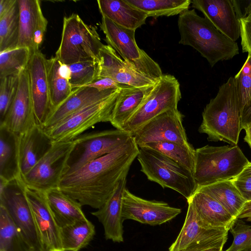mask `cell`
<instances>
[{
	"label": "cell",
	"instance_id": "6da1fadb",
	"mask_svg": "<svg viewBox=\"0 0 251 251\" xmlns=\"http://www.w3.org/2000/svg\"><path fill=\"white\" fill-rule=\"evenodd\" d=\"M139 148L132 136L115 151L66 174L58 188L82 206L99 209L119 181L127 176Z\"/></svg>",
	"mask_w": 251,
	"mask_h": 251
},
{
	"label": "cell",
	"instance_id": "7a4b0ae2",
	"mask_svg": "<svg viewBox=\"0 0 251 251\" xmlns=\"http://www.w3.org/2000/svg\"><path fill=\"white\" fill-rule=\"evenodd\" d=\"M242 113L235 80L230 77L204 108L199 132L207 134L208 141L236 146L242 130Z\"/></svg>",
	"mask_w": 251,
	"mask_h": 251
},
{
	"label": "cell",
	"instance_id": "3957f363",
	"mask_svg": "<svg viewBox=\"0 0 251 251\" xmlns=\"http://www.w3.org/2000/svg\"><path fill=\"white\" fill-rule=\"evenodd\" d=\"M177 25L179 44L195 49L211 67L239 54L237 43L219 31L207 19L198 15L195 9L179 14Z\"/></svg>",
	"mask_w": 251,
	"mask_h": 251
},
{
	"label": "cell",
	"instance_id": "277c9868",
	"mask_svg": "<svg viewBox=\"0 0 251 251\" xmlns=\"http://www.w3.org/2000/svg\"><path fill=\"white\" fill-rule=\"evenodd\" d=\"M250 162L237 145H206L195 150L194 178L198 187L231 180Z\"/></svg>",
	"mask_w": 251,
	"mask_h": 251
},
{
	"label": "cell",
	"instance_id": "5b68a950",
	"mask_svg": "<svg viewBox=\"0 0 251 251\" xmlns=\"http://www.w3.org/2000/svg\"><path fill=\"white\" fill-rule=\"evenodd\" d=\"M104 45L95 27L73 13L64 17L61 42L55 56L65 66L88 60L99 62Z\"/></svg>",
	"mask_w": 251,
	"mask_h": 251
},
{
	"label": "cell",
	"instance_id": "8992f818",
	"mask_svg": "<svg viewBox=\"0 0 251 251\" xmlns=\"http://www.w3.org/2000/svg\"><path fill=\"white\" fill-rule=\"evenodd\" d=\"M139 148L140 171L149 180L176 191L187 200L192 196L198 186L191 172L155 150Z\"/></svg>",
	"mask_w": 251,
	"mask_h": 251
},
{
	"label": "cell",
	"instance_id": "52a82bcc",
	"mask_svg": "<svg viewBox=\"0 0 251 251\" xmlns=\"http://www.w3.org/2000/svg\"><path fill=\"white\" fill-rule=\"evenodd\" d=\"M21 177L0 180V205L6 210L31 251H44Z\"/></svg>",
	"mask_w": 251,
	"mask_h": 251
},
{
	"label": "cell",
	"instance_id": "ba28073f",
	"mask_svg": "<svg viewBox=\"0 0 251 251\" xmlns=\"http://www.w3.org/2000/svg\"><path fill=\"white\" fill-rule=\"evenodd\" d=\"M121 89H118L110 96L72 114L53 126L44 129V131L53 142H67L74 141L85 131L99 123L110 122Z\"/></svg>",
	"mask_w": 251,
	"mask_h": 251
},
{
	"label": "cell",
	"instance_id": "9c48e42d",
	"mask_svg": "<svg viewBox=\"0 0 251 251\" xmlns=\"http://www.w3.org/2000/svg\"><path fill=\"white\" fill-rule=\"evenodd\" d=\"M181 98L180 84L171 75H163L123 130L132 136L151 119L167 110L177 108Z\"/></svg>",
	"mask_w": 251,
	"mask_h": 251
},
{
	"label": "cell",
	"instance_id": "30bf717a",
	"mask_svg": "<svg viewBox=\"0 0 251 251\" xmlns=\"http://www.w3.org/2000/svg\"><path fill=\"white\" fill-rule=\"evenodd\" d=\"M74 141L54 142L49 151L23 177L28 187L46 192L58 187L69 170L68 161Z\"/></svg>",
	"mask_w": 251,
	"mask_h": 251
},
{
	"label": "cell",
	"instance_id": "8fae6325",
	"mask_svg": "<svg viewBox=\"0 0 251 251\" xmlns=\"http://www.w3.org/2000/svg\"><path fill=\"white\" fill-rule=\"evenodd\" d=\"M133 136L118 129L83 134L74 141L67 173L73 172L89 162L112 152Z\"/></svg>",
	"mask_w": 251,
	"mask_h": 251
},
{
	"label": "cell",
	"instance_id": "7c38bea8",
	"mask_svg": "<svg viewBox=\"0 0 251 251\" xmlns=\"http://www.w3.org/2000/svg\"><path fill=\"white\" fill-rule=\"evenodd\" d=\"M183 117L177 108L161 113L133 135L136 144L140 147L151 143L173 142L193 148L183 126Z\"/></svg>",
	"mask_w": 251,
	"mask_h": 251
},
{
	"label": "cell",
	"instance_id": "4fadbf2b",
	"mask_svg": "<svg viewBox=\"0 0 251 251\" xmlns=\"http://www.w3.org/2000/svg\"><path fill=\"white\" fill-rule=\"evenodd\" d=\"M181 212V209L171 206L164 201L146 200L133 194L126 188L125 190L122 205L124 220L160 225L172 220Z\"/></svg>",
	"mask_w": 251,
	"mask_h": 251
},
{
	"label": "cell",
	"instance_id": "5bb4252c",
	"mask_svg": "<svg viewBox=\"0 0 251 251\" xmlns=\"http://www.w3.org/2000/svg\"><path fill=\"white\" fill-rule=\"evenodd\" d=\"M192 7L201 11L221 33L233 41L240 37L243 17L239 1L234 0H193Z\"/></svg>",
	"mask_w": 251,
	"mask_h": 251
},
{
	"label": "cell",
	"instance_id": "9a60e30c",
	"mask_svg": "<svg viewBox=\"0 0 251 251\" xmlns=\"http://www.w3.org/2000/svg\"><path fill=\"white\" fill-rule=\"evenodd\" d=\"M25 194L31 208L44 251H63L60 228L50 208L45 192L25 185Z\"/></svg>",
	"mask_w": 251,
	"mask_h": 251
},
{
	"label": "cell",
	"instance_id": "2e32d148",
	"mask_svg": "<svg viewBox=\"0 0 251 251\" xmlns=\"http://www.w3.org/2000/svg\"><path fill=\"white\" fill-rule=\"evenodd\" d=\"M47 60L40 50L34 51L31 53L27 67L36 124L42 127L52 111Z\"/></svg>",
	"mask_w": 251,
	"mask_h": 251
},
{
	"label": "cell",
	"instance_id": "e0dca14e",
	"mask_svg": "<svg viewBox=\"0 0 251 251\" xmlns=\"http://www.w3.org/2000/svg\"><path fill=\"white\" fill-rule=\"evenodd\" d=\"M27 69L19 75L16 96L0 126L20 135L36 125Z\"/></svg>",
	"mask_w": 251,
	"mask_h": 251
},
{
	"label": "cell",
	"instance_id": "ac0fdd59",
	"mask_svg": "<svg viewBox=\"0 0 251 251\" xmlns=\"http://www.w3.org/2000/svg\"><path fill=\"white\" fill-rule=\"evenodd\" d=\"M228 231L210 229L202 226L191 205L188 203L183 225L168 251H180L195 245L224 247L227 239Z\"/></svg>",
	"mask_w": 251,
	"mask_h": 251
},
{
	"label": "cell",
	"instance_id": "d6986e66",
	"mask_svg": "<svg viewBox=\"0 0 251 251\" xmlns=\"http://www.w3.org/2000/svg\"><path fill=\"white\" fill-rule=\"evenodd\" d=\"M126 176L118 183L113 192L104 203L97 211L92 212L102 224L106 240L114 242L124 241L122 205L124 191L126 188Z\"/></svg>",
	"mask_w": 251,
	"mask_h": 251
},
{
	"label": "cell",
	"instance_id": "ffe728a7",
	"mask_svg": "<svg viewBox=\"0 0 251 251\" xmlns=\"http://www.w3.org/2000/svg\"><path fill=\"white\" fill-rule=\"evenodd\" d=\"M187 201L191 205L200 222L207 228L229 230L237 219L217 200L198 188Z\"/></svg>",
	"mask_w": 251,
	"mask_h": 251
},
{
	"label": "cell",
	"instance_id": "44dd1931",
	"mask_svg": "<svg viewBox=\"0 0 251 251\" xmlns=\"http://www.w3.org/2000/svg\"><path fill=\"white\" fill-rule=\"evenodd\" d=\"M118 89L100 90L85 86L74 89L71 94L50 113L43 128L53 126L72 114L110 96Z\"/></svg>",
	"mask_w": 251,
	"mask_h": 251
},
{
	"label": "cell",
	"instance_id": "7402d4cb",
	"mask_svg": "<svg viewBox=\"0 0 251 251\" xmlns=\"http://www.w3.org/2000/svg\"><path fill=\"white\" fill-rule=\"evenodd\" d=\"M53 143L43 127L37 125L19 135L18 152L21 177L44 156Z\"/></svg>",
	"mask_w": 251,
	"mask_h": 251
},
{
	"label": "cell",
	"instance_id": "603a6c76",
	"mask_svg": "<svg viewBox=\"0 0 251 251\" xmlns=\"http://www.w3.org/2000/svg\"><path fill=\"white\" fill-rule=\"evenodd\" d=\"M100 27L108 45L129 64H132L145 53L136 44L135 30L121 26L103 16H101Z\"/></svg>",
	"mask_w": 251,
	"mask_h": 251
},
{
	"label": "cell",
	"instance_id": "cb8c5ba5",
	"mask_svg": "<svg viewBox=\"0 0 251 251\" xmlns=\"http://www.w3.org/2000/svg\"><path fill=\"white\" fill-rule=\"evenodd\" d=\"M152 85L134 87L126 86L121 89L110 121L116 129L122 130L153 89Z\"/></svg>",
	"mask_w": 251,
	"mask_h": 251
},
{
	"label": "cell",
	"instance_id": "d4e9b609",
	"mask_svg": "<svg viewBox=\"0 0 251 251\" xmlns=\"http://www.w3.org/2000/svg\"><path fill=\"white\" fill-rule=\"evenodd\" d=\"M97 3L101 16L127 28L136 30L145 24L148 17L125 0H98Z\"/></svg>",
	"mask_w": 251,
	"mask_h": 251
},
{
	"label": "cell",
	"instance_id": "484cf974",
	"mask_svg": "<svg viewBox=\"0 0 251 251\" xmlns=\"http://www.w3.org/2000/svg\"><path fill=\"white\" fill-rule=\"evenodd\" d=\"M45 193L50 208L60 228L86 218L82 209V205L58 187Z\"/></svg>",
	"mask_w": 251,
	"mask_h": 251
},
{
	"label": "cell",
	"instance_id": "4316f807",
	"mask_svg": "<svg viewBox=\"0 0 251 251\" xmlns=\"http://www.w3.org/2000/svg\"><path fill=\"white\" fill-rule=\"evenodd\" d=\"M19 135L0 126V180L9 182L21 177Z\"/></svg>",
	"mask_w": 251,
	"mask_h": 251
},
{
	"label": "cell",
	"instance_id": "83f0119b",
	"mask_svg": "<svg viewBox=\"0 0 251 251\" xmlns=\"http://www.w3.org/2000/svg\"><path fill=\"white\" fill-rule=\"evenodd\" d=\"M19 8V33L17 47L33 50V37L41 14L40 1L18 0Z\"/></svg>",
	"mask_w": 251,
	"mask_h": 251
},
{
	"label": "cell",
	"instance_id": "f1b7e54d",
	"mask_svg": "<svg viewBox=\"0 0 251 251\" xmlns=\"http://www.w3.org/2000/svg\"><path fill=\"white\" fill-rule=\"evenodd\" d=\"M217 200L233 217L237 218L247 202L231 180L198 187Z\"/></svg>",
	"mask_w": 251,
	"mask_h": 251
},
{
	"label": "cell",
	"instance_id": "f546056e",
	"mask_svg": "<svg viewBox=\"0 0 251 251\" xmlns=\"http://www.w3.org/2000/svg\"><path fill=\"white\" fill-rule=\"evenodd\" d=\"M47 67L52 112L71 94L73 89L68 75L65 74L67 72L66 66L62 65L56 56L47 60Z\"/></svg>",
	"mask_w": 251,
	"mask_h": 251
},
{
	"label": "cell",
	"instance_id": "4dcf8cb0",
	"mask_svg": "<svg viewBox=\"0 0 251 251\" xmlns=\"http://www.w3.org/2000/svg\"><path fill=\"white\" fill-rule=\"evenodd\" d=\"M96 233L95 226L87 218L60 228L63 251H79L87 246Z\"/></svg>",
	"mask_w": 251,
	"mask_h": 251
},
{
	"label": "cell",
	"instance_id": "1f68e13d",
	"mask_svg": "<svg viewBox=\"0 0 251 251\" xmlns=\"http://www.w3.org/2000/svg\"><path fill=\"white\" fill-rule=\"evenodd\" d=\"M130 5L156 18L180 14L188 10L190 0H125Z\"/></svg>",
	"mask_w": 251,
	"mask_h": 251
},
{
	"label": "cell",
	"instance_id": "d6a6232c",
	"mask_svg": "<svg viewBox=\"0 0 251 251\" xmlns=\"http://www.w3.org/2000/svg\"><path fill=\"white\" fill-rule=\"evenodd\" d=\"M155 150L174 160L193 175L195 166V150L173 142L146 144L140 146Z\"/></svg>",
	"mask_w": 251,
	"mask_h": 251
},
{
	"label": "cell",
	"instance_id": "836d02e7",
	"mask_svg": "<svg viewBox=\"0 0 251 251\" xmlns=\"http://www.w3.org/2000/svg\"><path fill=\"white\" fill-rule=\"evenodd\" d=\"M0 251H31L5 209L0 205Z\"/></svg>",
	"mask_w": 251,
	"mask_h": 251
},
{
	"label": "cell",
	"instance_id": "e575fe53",
	"mask_svg": "<svg viewBox=\"0 0 251 251\" xmlns=\"http://www.w3.org/2000/svg\"><path fill=\"white\" fill-rule=\"evenodd\" d=\"M19 33V8L18 0L0 18V52L17 47Z\"/></svg>",
	"mask_w": 251,
	"mask_h": 251
},
{
	"label": "cell",
	"instance_id": "d590c367",
	"mask_svg": "<svg viewBox=\"0 0 251 251\" xmlns=\"http://www.w3.org/2000/svg\"><path fill=\"white\" fill-rule=\"evenodd\" d=\"M31 54L30 49L25 47H17L0 52V78L19 75L27 68Z\"/></svg>",
	"mask_w": 251,
	"mask_h": 251
},
{
	"label": "cell",
	"instance_id": "8d00e7d4",
	"mask_svg": "<svg viewBox=\"0 0 251 251\" xmlns=\"http://www.w3.org/2000/svg\"><path fill=\"white\" fill-rule=\"evenodd\" d=\"M68 77L72 89L86 86L98 76L99 62L88 60L66 66Z\"/></svg>",
	"mask_w": 251,
	"mask_h": 251
},
{
	"label": "cell",
	"instance_id": "74e56055",
	"mask_svg": "<svg viewBox=\"0 0 251 251\" xmlns=\"http://www.w3.org/2000/svg\"><path fill=\"white\" fill-rule=\"evenodd\" d=\"M126 65V62L117 55L116 51L111 47L104 45L100 52L98 76L109 77L113 79Z\"/></svg>",
	"mask_w": 251,
	"mask_h": 251
},
{
	"label": "cell",
	"instance_id": "f35d334b",
	"mask_svg": "<svg viewBox=\"0 0 251 251\" xmlns=\"http://www.w3.org/2000/svg\"><path fill=\"white\" fill-rule=\"evenodd\" d=\"M242 111L251 100V54L234 77Z\"/></svg>",
	"mask_w": 251,
	"mask_h": 251
},
{
	"label": "cell",
	"instance_id": "ab89813d",
	"mask_svg": "<svg viewBox=\"0 0 251 251\" xmlns=\"http://www.w3.org/2000/svg\"><path fill=\"white\" fill-rule=\"evenodd\" d=\"M19 75H9L0 78V123L4 120L16 96Z\"/></svg>",
	"mask_w": 251,
	"mask_h": 251
},
{
	"label": "cell",
	"instance_id": "60d3db41",
	"mask_svg": "<svg viewBox=\"0 0 251 251\" xmlns=\"http://www.w3.org/2000/svg\"><path fill=\"white\" fill-rule=\"evenodd\" d=\"M229 230L233 241L229 248L224 251H251V226L237 218Z\"/></svg>",
	"mask_w": 251,
	"mask_h": 251
},
{
	"label": "cell",
	"instance_id": "b9f144b4",
	"mask_svg": "<svg viewBox=\"0 0 251 251\" xmlns=\"http://www.w3.org/2000/svg\"><path fill=\"white\" fill-rule=\"evenodd\" d=\"M126 63L125 67L113 78L118 83L131 87H142L152 85L157 82L137 71L126 62Z\"/></svg>",
	"mask_w": 251,
	"mask_h": 251
},
{
	"label": "cell",
	"instance_id": "7bdbcfd3",
	"mask_svg": "<svg viewBox=\"0 0 251 251\" xmlns=\"http://www.w3.org/2000/svg\"><path fill=\"white\" fill-rule=\"evenodd\" d=\"M240 37L242 51L251 54V4L249 2L240 19Z\"/></svg>",
	"mask_w": 251,
	"mask_h": 251
},
{
	"label": "cell",
	"instance_id": "ee69618b",
	"mask_svg": "<svg viewBox=\"0 0 251 251\" xmlns=\"http://www.w3.org/2000/svg\"><path fill=\"white\" fill-rule=\"evenodd\" d=\"M231 180L246 201H251V162Z\"/></svg>",
	"mask_w": 251,
	"mask_h": 251
},
{
	"label": "cell",
	"instance_id": "f6af8a7d",
	"mask_svg": "<svg viewBox=\"0 0 251 251\" xmlns=\"http://www.w3.org/2000/svg\"><path fill=\"white\" fill-rule=\"evenodd\" d=\"M100 90L122 88L126 85L118 83L109 77L98 76L91 83L86 85Z\"/></svg>",
	"mask_w": 251,
	"mask_h": 251
},
{
	"label": "cell",
	"instance_id": "bcb514c9",
	"mask_svg": "<svg viewBox=\"0 0 251 251\" xmlns=\"http://www.w3.org/2000/svg\"><path fill=\"white\" fill-rule=\"evenodd\" d=\"M251 125V100L243 109L241 121V128L244 129Z\"/></svg>",
	"mask_w": 251,
	"mask_h": 251
},
{
	"label": "cell",
	"instance_id": "7dc6e473",
	"mask_svg": "<svg viewBox=\"0 0 251 251\" xmlns=\"http://www.w3.org/2000/svg\"><path fill=\"white\" fill-rule=\"evenodd\" d=\"M223 247L211 245H195L180 251H222Z\"/></svg>",
	"mask_w": 251,
	"mask_h": 251
},
{
	"label": "cell",
	"instance_id": "c3c4849f",
	"mask_svg": "<svg viewBox=\"0 0 251 251\" xmlns=\"http://www.w3.org/2000/svg\"><path fill=\"white\" fill-rule=\"evenodd\" d=\"M17 0H0V18L4 16L14 5Z\"/></svg>",
	"mask_w": 251,
	"mask_h": 251
},
{
	"label": "cell",
	"instance_id": "681fc988",
	"mask_svg": "<svg viewBox=\"0 0 251 251\" xmlns=\"http://www.w3.org/2000/svg\"><path fill=\"white\" fill-rule=\"evenodd\" d=\"M238 219H245L248 221L251 222V201L246 202L243 210L237 217Z\"/></svg>",
	"mask_w": 251,
	"mask_h": 251
},
{
	"label": "cell",
	"instance_id": "f907efd6",
	"mask_svg": "<svg viewBox=\"0 0 251 251\" xmlns=\"http://www.w3.org/2000/svg\"><path fill=\"white\" fill-rule=\"evenodd\" d=\"M244 129L246 131V135L244 137V141L247 142L251 148V125L246 127Z\"/></svg>",
	"mask_w": 251,
	"mask_h": 251
},
{
	"label": "cell",
	"instance_id": "816d5d0a",
	"mask_svg": "<svg viewBox=\"0 0 251 251\" xmlns=\"http://www.w3.org/2000/svg\"><path fill=\"white\" fill-rule=\"evenodd\" d=\"M250 2L251 3V1H250Z\"/></svg>",
	"mask_w": 251,
	"mask_h": 251
}]
</instances>
